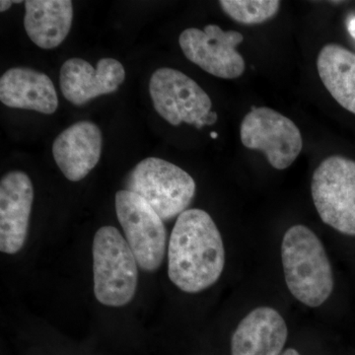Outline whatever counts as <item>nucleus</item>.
<instances>
[{"mask_svg":"<svg viewBox=\"0 0 355 355\" xmlns=\"http://www.w3.org/2000/svg\"><path fill=\"white\" fill-rule=\"evenodd\" d=\"M347 25L350 36L355 40V15L350 16L347 19Z\"/></svg>","mask_w":355,"mask_h":355,"instance_id":"6ab92c4d","label":"nucleus"},{"mask_svg":"<svg viewBox=\"0 0 355 355\" xmlns=\"http://www.w3.org/2000/svg\"><path fill=\"white\" fill-rule=\"evenodd\" d=\"M217 119H218V116H217L216 112L211 111L207 116H205V119H203V120L198 121V123H196L195 127L197 128H202L205 127V125H214L217 121Z\"/></svg>","mask_w":355,"mask_h":355,"instance_id":"a211bd4d","label":"nucleus"},{"mask_svg":"<svg viewBox=\"0 0 355 355\" xmlns=\"http://www.w3.org/2000/svg\"><path fill=\"white\" fill-rule=\"evenodd\" d=\"M25 30L33 43L51 50L64 41L73 19L72 1L29 0L25 2Z\"/></svg>","mask_w":355,"mask_h":355,"instance_id":"2eb2a0df","label":"nucleus"},{"mask_svg":"<svg viewBox=\"0 0 355 355\" xmlns=\"http://www.w3.org/2000/svg\"><path fill=\"white\" fill-rule=\"evenodd\" d=\"M127 190L144 198L164 221L186 211L195 198L196 182L177 165L149 157L128 175Z\"/></svg>","mask_w":355,"mask_h":355,"instance_id":"20e7f679","label":"nucleus"},{"mask_svg":"<svg viewBox=\"0 0 355 355\" xmlns=\"http://www.w3.org/2000/svg\"><path fill=\"white\" fill-rule=\"evenodd\" d=\"M125 78V67L119 60L110 58L100 60L96 67L83 58H70L60 72L62 95L76 106L116 92Z\"/></svg>","mask_w":355,"mask_h":355,"instance_id":"9b49d317","label":"nucleus"},{"mask_svg":"<svg viewBox=\"0 0 355 355\" xmlns=\"http://www.w3.org/2000/svg\"><path fill=\"white\" fill-rule=\"evenodd\" d=\"M317 69L334 99L355 114V53L338 44H326L318 55Z\"/></svg>","mask_w":355,"mask_h":355,"instance_id":"dca6fc26","label":"nucleus"},{"mask_svg":"<svg viewBox=\"0 0 355 355\" xmlns=\"http://www.w3.org/2000/svg\"><path fill=\"white\" fill-rule=\"evenodd\" d=\"M210 137H211L212 139H216L217 137H218V135H217L216 132H211V133H210Z\"/></svg>","mask_w":355,"mask_h":355,"instance_id":"4be33fe9","label":"nucleus"},{"mask_svg":"<svg viewBox=\"0 0 355 355\" xmlns=\"http://www.w3.org/2000/svg\"><path fill=\"white\" fill-rule=\"evenodd\" d=\"M154 109L172 125H195L211 112L209 96L195 80L180 70L162 67L149 83Z\"/></svg>","mask_w":355,"mask_h":355,"instance_id":"6e6552de","label":"nucleus"},{"mask_svg":"<svg viewBox=\"0 0 355 355\" xmlns=\"http://www.w3.org/2000/svg\"><path fill=\"white\" fill-rule=\"evenodd\" d=\"M94 293L103 305L121 307L132 300L139 263L127 240L113 226L100 228L93 240Z\"/></svg>","mask_w":355,"mask_h":355,"instance_id":"7ed1b4c3","label":"nucleus"},{"mask_svg":"<svg viewBox=\"0 0 355 355\" xmlns=\"http://www.w3.org/2000/svg\"><path fill=\"white\" fill-rule=\"evenodd\" d=\"M103 135L94 123L84 121L70 125L53 144V155L67 180L78 182L92 171L101 157Z\"/></svg>","mask_w":355,"mask_h":355,"instance_id":"f8f14e48","label":"nucleus"},{"mask_svg":"<svg viewBox=\"0 0 355 355\" xmlns=\"http://www.w3.org/2000/svg\"><path fill=\"white\" fill-rule=\"evenodd\" d=\"M282 355H300L297 350L293 349H286V352H282Z\"/></svg>","mask_w":355,"mask_h":355,"instance_id":"412c9836","label":"nucleus"},{"mask_svg":"<svg viewBox=\"0 0 355 355\" xmlns=\"http://www.w3.org/2000/svg\"><path fill=\"white\" fill-rule=\"evenodd\" d=\"M224 12L236 22L244 25L261 24L277 15L279 0H221Z\"/></svg>","mask_w":355,"mask_h":355,"instance_id":"f3484780","label":"nucleus"},{"mask_svg":"<svg viewBox=\"0 0 355 355\" xmlns=\"http://www.w3.org/2000/svg\"><path fill=\"white\" fill-rule=\"evenodd\" d=\"M114 207L125 240L139 266L146 272H154L164 260L167 231L162 218L149 203L137 193L119 191Z\"/></svg>","mask_w":355,"mask_h":355,"instance_id":"423d86ee","label":"nucleus"},{"mask_svg":"<svg viewBox=\"0 0 355 355\" xmlns=\"http://www.w3.org/2000/svg\"><path fill=\"white\" fill-rule=\"evenodd\" d=\"M288 329L277 310L258 307L238 324L231 340L232 355H282Z\"/></svg>","mask_w":355,"mask_h":355,"instance_id":"ddd939ff","label":"nucleus"},{"mask_svg":"<svg viewBox=\"0 0 355 355\" xmlns=\"http://www.w3.org/2000/svg\"><path fill=\"white\" fill-rule=\"evenodd\" d=\"M243 41L241 33L223 31L217 25L205 26V30L189 28L179 38L184 57L207 73L223 79L238 78L244 73V58L236 50Z\"/></svg>","mask_w":355,"mask_h":355,"instance_id":"1a4fd4ad","label":"nucleus"},{"mask_svg":"<svg viewBox=\"0 0 355 355\" xmlns=\"http://www.w3.org/2000/svg\"><path fill=\"white\" fill-rule=\"evenodd\" d=\"M0 101L10 108L51 114L57 111V90L50 77L29 67H14L0 78Z\"/></svg>","mask_w":355,"mask_h":355,"instance_id":"4468645a","label":"nucleus"},{"mask_svg":"<svg viewBox=\"0 0 355 355\" xmlns=\"http://www.w3.org/2000/svg\"><path fill=\"white\" fill-rule=\"evenodd\" d=\"M34 188L24 172L7 173L0 182V251L18 253L26 242Z\"/></svg>","mask_w":355,"mask_h":355,"instance_id":"9d476101","label":"nucleus"},{"mask_svg":"<svg viewBox=\"0 0 355 355\" xmlns=\"http://www.w3.org/2000/svg\"><path fill=\"white\" fill-rule=\"evenodd\" d=\"M225 250L216 222L202 209L178 216L168 248V275L187 293L205 291L221 277Z\"/></svg>","mask_w":355,"mask_h":355,"instance_id":"f257e3e1","label":"nucleus"},{"mask_svg":"<svg viewBox=\"0 0 355 355\" xmlns=\"http://www.w3.org/2000/svg\"><path fill=\"white\" fill-rule=\"evenodd\" d=\"M242 144L260 150L277 170L292 165L302 150L303 139L297 125L286 116L266 108L252 107L240 127Z\"/></svg>","mask_w":355,"mask_h":355,"instance_id":"0eeeda50","label":"nucleus"},{"mask_svg":"<svg viewBox=\"0 0 355 355\" xmlns=\"http://www.w3.org/2000/svg\"><path fill=\"white\" fill-rule=\"evenodd\" d=\"M282 261L289 291L308 307L323 305L334 289L333 270L321 240L304 225L284 234Z\"/></svg>","mask_w":355,"mask_h":355,"instance_id":"f03ea898","label":"nucleus"},{"mask_svg":"<svg viewBox=\"0 0 355 355\" xmlns=\"http://www.w3.org/2000/svg\"><path fill=\"white\" fill-rule=\"evenodd\" d=\"M13 1H10V0H1L0 1V12H6V11L8 10L12 4Z\"/></svg>","mask_w":355,"mask_h":355,"instance_id":"aec40b11","label":"nucleus"},{"mask_svg":"<svg viewBox=\"0 0 355 355\" xmlns=\"http://www.w3.org/2000/svg\"><path fill=\"white\" fill-rule=\"evenodd\" d=\"M313 202L322 221L355 236V162L343 156L324 159L312 177Z\"/></svg>","mask_w":355,"mask_h":355,"instance_id":"39448f33","label":"nucleus"}]
</instances>
